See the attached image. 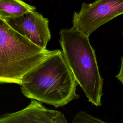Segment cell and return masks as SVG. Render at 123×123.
<instances>
[{
    "mask_svg": "<svg viewBox=\"0 0 123 123\" xmlns=\"http://www.w3.org/2000/svg\"><path fill=\"white\" fill-rule=\"evenodd\" d=\"M78 85L62 50L55 49L24 75L20 85L26 98L58 108L79 98Z\"/></svg>",
    "mask_w": 123,
    "mask_h": 123,
    "instance_id": "obj_1",
    "label": "cell"
},
{
    "mask_svg": "<svg viewBox=\"0 0 123 123\" xmlns=\"http://www.w3.org/2000/svg\"><path fill=\"white\" fill-rule=\"evenodd\" d=\"M59 40L65 59L78 84L93 105L100 106L103 79L89 36L77 29H61Z\"/></svg>",
    "mask_w": 123,
    "mask_h": 123,
    "instance_id": "obj_2",
    "label": "cell"
},
{
    "mask_svg": "<svg viewBox=\"0 0 123 123\" xmlns=\"http://www.w3.org/2000/svg\"><path fill=\"white\" fill-rule=\"evenodd\" d=\"M54 50L37 45L0 18V83L21 85L24 75Z\"/></svg>",
    "mask_w": 123,
    "mask_h": 123,
    "instance_id": "obj_3",
    "label": "cell"
},
{
    "mask_svg": "<svg viewBox=\"0 0 123 123\" xmlns=\"http://www.w3.org/2000/svg\"><path fill=\"white\" fill-rule=\"evenodd\" d=\"M123 14V0H95L83 2L80 10L74 12L72 27L90 35L100 26Z\"/></svg>",
    "mask_w": 123,
    "mask_h": 123,
    "instance_id": "obj_4",
    "label": "cell"
},
{
    "mask_svg": "<svg viewBox=\"0 0 123 123\" xmlns=\"http://www.w3.org/2000/svg\"><path fill=\"white\" fill-rule=\"evenodd\" d=\"M3 20L15 31L40 47L47 49V44L51 37V33L48 19L40 13L35 11Z\"/></svg>",
    "mask_w": 123,
    "mask_h": 123,
    "instance_id": "obj_5",
    "label": "cell"
},
{
    "mask_svg": "<svg viewBox=\"0 0 123 123\" xmlns=\"http://www.w3.org/2000/svg\"><path fill=\"white\" fill-rule=\"evenodd\" d=\"M40 101L32 99L30 104L21 111L6 113L0 117V123H67L59 111L48 109Z\"/></svg>",
    "mask_w": 123,
    "mask_h": 123,
    "instance_id": "obj_6",
    "label": "cell"
},
{
    "mask_svg": "<svg viewBox=\"0 0 123 123\" xmlns=\"http://www.w3.org/2000/svg\"><path fill=\"white\" fill-rule=\"evenodd\" d=\"M36 11V7L21 0H0V18L14 17Z\"/></svg>",
    "mask_w": 123,
    "mask_h": 123,
    "instance_id": "obj_7",
    "label": "cell"
},
{
    "mask_svg": "<svg viewBox=\"0 0 123 123\" xmlns=\"http://www.w3.org/2000/svg\"><path fill=\"white\" fill-rule=\"evenodd\" d=\"M73 123H105L104 121L101 120L100 119L95 118L92 115L89 114L85 111H81L78 112L76 115L73 118L72 122Z\"/></svg>",
    "mask_w": 123,
    "mask_h": 123,
    "instance_id": "obj_8",
    "label": "cell"
},
{
    "mask_svg": "<svg viewBox=\"0 0 123 123\" xmlns=\"http://www.w3.org/2000/svg\"><path fill=\"white\" fill-rule=\"evenodd\" d=\"M123 36V32H122ZM115 77L118 79V80L123 85V56L121 58V62L120 71L119 73L115 76Z\"/></svg>",
    "mask_w": 123,
    "mask_h": 123,
    "instance_id": "obj_9",
    "label": "cell"
}]
</instances>
